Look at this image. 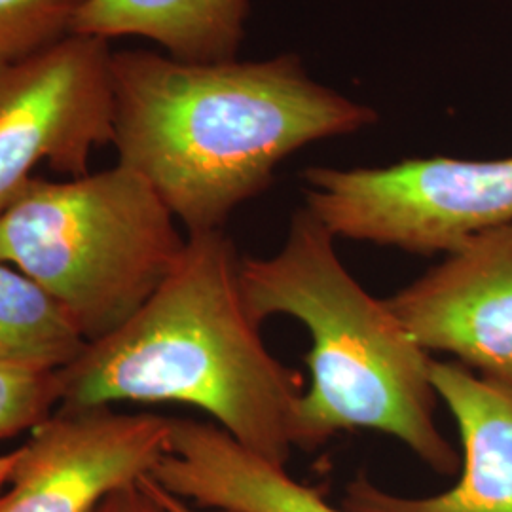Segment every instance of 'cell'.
<instances>
[{"instance_id": "cell-1", "label": "cell", "mask_w": 512, "mask_h": 512, "mask_svg": "<svg viewBox=\"0 0 512 512\" xmlns=\"http://www.w3.org/2000/svg\"><path fill=\"white\" fill-rule=\"evenodd\" d=\"M112 90L118 164L141 175L188 234L222 230L296 150L378 122L291 54L188 63L112 52Z\"/></svg>"}, {"instance_id": "cell-2", "label": "cell", "mask_w": 512, "mask_h": 512, "mask_svg": "<svg viewBox=\"0 0 512 512\" xmlns=\"http://www.w3.org/2000/svg\"><path fill=\"white\" fill-rule=\"evenodd\" d=\"M239 262L222 230L188 234L143 308L57 370V410L188 404L247 450L285 467L300 448L302 376L275 359L251 321Z\"/></svg>"}, {"instance_id": "cell-3", "label": "cell", "mask_w": 512, "mask_h": 512, "mask_svg": "<svg viewBox=\"0 0 512 512\" xmlns=\"http://www.w3.org/2000/svg\"><path fill=\"white\" fill-rule=\"evenodd\" d=\"M336 236L310 209H296L272 256H243L239 285L256 327L289 315L310 332V389L298 410L300 450L342 431L368 429L403 442L439 475L458 473L454 446L435 421L433 355L349 274Z\"/></svg>"}, {"instance_id": "cell-4", "label": "cell", "mask_w": 512, "mask_h": 512, "mask_svg": "<svg viewBox=\"0 0 512 512\" xmlns=\"http://www.w3.org/2000/svg\"><path fill=\"white\" fill-rule=\"evenodd\" d=\"M184 241L152 186L120 164L69 181L35 177L0 215V260L37 281L88 344L143 308Z\"/></svg>"}, {"instance_id": "cell-5", "label": "cell", "mask_w": 512, "mask_h": 512, "mask_svg": "<svg viewBox=\"0 0 512 512\" xmlns=\"http://www.w3.org/2000/svg\"><path fill=\"white\" fill-rule=\"evenodd\" d=\"M306 209L336 238L448 255L512 222V154L414 158L385 167H308Z\"/></svg>"}, {"instance_id": "cell-6", "label": "cell", "mask_w": 512, "mask_h": 512, "mask_svg": "<svg viewBox=\"0 0 512 512\" xmlns=\"http://www.w3.org/2000/svg\"><path fill=\"white\" fill-rule=\"evenodd\" d=\"M114 90L109 40L69 35L35 55L0 63V215L48 164L90 173L97 148L112 145Z\"/></svg>"}, {"instance_id": "cell-7", "label": "cell", "mask_w": 512, "mask_h": 512, "mask_svg": "<svg viewBox=\"0 0 512 512\" xmlns=\"http://www.w3.org/2000/svg\"><path fill=\"white\" fill-rule=\"evenodd\" d=\"M169 435L171 418L158 414L55 410L14 450L0 512H92L152 475Z\"/></svg>"}, {"instance_id": "cell-8", "label": "cell", "mask_w": 512, "mask_h": 512, "mask_svg": "<svg viewBox=\"0 0 512 512\" xmlns=\"http://www.w3.org/2000/svg\"><path fill=\"white\" fill-rule=\"evenodd\" d=\"M385 302L427 353L512 385V222L467 239Z\"/></svg>"}, {"instance_id": "cell-9", "label": "cell", "mask_w": 512, "mask_h": 512, "mask_svg": "<svg viewBox=\"0 0 512 512\" xmlns=\"http://www.w3.org/2000/svg\"><path fill=\"white\" fill-rule=\"evenodd\" d=\"M431 384L458 425V484L429 497L391 494L357 475L342 497L348 512H512V385L458 361H431Z\"/></svg>"}, {"instance_id": "cell-10", "label": "cell", "mask_w": 512, "mask_h": 512, "mask_svg": "<svg viewBox=\"0 0 512 512\" xmlns=\"http://www.w3.org/2000/svg\"><path fill=\"white\" fill-rule=\"evenodd\" d=\"M150 478L202 509L234 512H348L283 465L241 446L217 423L171 420L167 454Z\"/></svg>"}, {"instance_id": "cell-11", "label": "cell", "mask_w": 512, "mask_h": 512, "mask_svg": "<svg viewBox=\"0 0 512 512\" xmlns=\"http://www.w3.org/2000/svg\"><path fill=\"white\" fill-rule=\"evenodd\" d=\"M249 0H84L73 35L141 37L188 63L236 59Z\"/></svg>"}, {"instance_id": "cell-12", "label": "cell", "mask_w": 512, "mask_h": 512, "mask_svg": "<svg viewBox=\"0 0 512 512\" xmlns=\"http://www.w3.org/2000/svg\"><path fill=\"white\" fill-rule=\"evenodd\" d=\"M88 342L37 281L0 260V368L63 370Z\"/></svg>"}, {"instance_id": "cell-13", "label": "cell", "mask_w": 512, "mask_h": 512, "mask_svg": "<svg viewBox=\"0 0 512 512\" xmlns=\"http://www.w3.org/2000/svg\"><path fill=\"white\" fill-rule=\"evenodd\" d=\"M84 0H0V63L48 50L73 35Z\"/></svg>"}, {"instance_id": "cell-14", "label": "cell", "mask_w": 512, "mask_h": 512, "mask_svg": "<svg viewBox=\"0 0 512 512\" xmlns=\"http://www.w3.org/2000/svg\"><path fill=\"white\" fill-rule=\"evenodd\" d=\"M57 406V372L0 368V440L33 431Z\"/></svg>"}, {"instance_id": "cell-15", "label": "cell", "mask_w": 512, "mask_h": 512, "mask_svg": "<svg viewBox=\"0 0 512 512\" xmlns=\"http://www.w3.org/2000/svg\"><path fill=\"white\" fill-rule=\"evenodd\" d=\"M92 512H167L143 480L107 495Z\"/></svg>"}, {"instance_id": "cell-16", "label": "cell", "mask_w": 512, "mask_h": 512, "mask_svg": "<svg viewBox=\"0 0 512 512\" xmlns=\"http://www.w3.org/2000/svg\"><path fill=\"white\" fill-rule=\"evenodd\" d=\"M141 480H143V484L147 486L148 492L154 495V497L164 505V509L167 512H234L196 507V505H192V503H188V501H183V499H179V497H175V495L165 492L164 488H160V486H158L150 476H143Z\"/></svg>"}, {"instance_id": "cell-17", "label": "cell", "mask_w": 512, "mask_h": 512, "mask_svg": "<svg viewBox=\"0 0 512 512\" xmlns=\"http://www.w3.org/2000/svg\"><path fill=\"white\" fill-rule=\"evenodd\" d=\"M12 463H14V452L0 456V492L4 490V486H6V482H8Z\"/></svg>"}]
</instances>
